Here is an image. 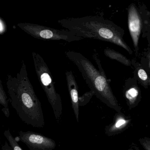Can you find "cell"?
Listing matches in <instances>:
<instances>
[{"mask_svg":"<svg viewBox=\"0 0 150 150\" xmlns=\"http://www.w3.org/2000/svg\"><path fill=\"white\" fill-rule=\"evenodd\" d=\"M4 25L1 22V21L0 20V33H1V32H4Z\"/></svg>","mask_w":150,"mask_h":150,"instance_id":"16","label":"cell"},{"mask_svg":"<svg viewBox=\"0 0 150 150\" xmlns=\"http://www.w3.org/2000/svg\"><path fill=\"white\" fill-rule=\"evenodd\" d=\"M4 135L8 141L9 146L12 150H23L19 145L16 138L13 137L9 129L6 130L4 132Z\"/></svg>","mask_w":150,"mask_h":150,"instance_id":"14","label":"cell"},{"mask_svg":"<svg viewBox=\"0 0 150 150\" xmlns=\"http://www.w3.org/2000/svg\"><path fill=\"white\" fill-rule=\"evenodd\" d=\"M18 27L24 32L37 39L43 40H64L68 42L79 41L83 38L76 36L68 30H58L38 24L19 23Z\"/></svg>","mask_w":150,"mask_h":150,"instance_id":"5","label":"cell"},{"mask_svg":"<svg viewBox=\"0 0 150 150\" xmlns=\"http://www.w3.org/2000/svg\"><path fill=\"white\" fill-rule=\"evenodd\" d=\"M143 21L136 5L132 3L128 9V25L129 32L133 42L135 54L138 56L139 38L143 29Z\"/></svg>","mask_w":150,"mask_h":150,"instance_id":"7","label":"cell"},{"mask_svg":"<svg viewBox=\"0 0 150 150\" xmlns=\"http://www.w3.org/2000/svg\"><path fill=\"white\" fill-rule=\"evenodd\" d=\"M0 104L2 106L1 110L3 114L7 117L10 115L9 108H8V100L6 92L3 88L1 80L0 79Z\"/></svg>","mask_w":150,"mask_h":150,"instance_id":"12","label":"cell"},{"mask_svg":"<svg viewBox=\"0 0 150 150\" xmlns=\"http://www.w3.org/2000/svg\"><path fill=\"white\" fill-rule=\"evenodd\" d=\"M67 83L71 97L72 108L74 111L77 122H79V97L78 86L74 75L71 71L66 72Z\"/></svg>","mask_w":150,"mask_h":150,"instance_id":"8","label":"cell"},{"mask_svg":"<svg viewBox=\"0 0 150 150\" xmlns=\"http://www.w3.org/2000/svg\"><path fill=\"white\" fill-rule=\"evenodd\" d=\"M59 23L76 36L97 39L120 46L132 55L133 51L123 39L124 30L115 23L98 16L70 18L58 21Z\"/></svg>","mask_w":150,"mask_h":150,"instance_id":"2","label":"cell"},{"mask_svg":"<svg viewBox=\"0 0 150 150\" xmlns=\"http://www.w3.org/2000/svg\"><path fill=\"white\" fill-rule=\"evenodd\" d=\"M17 138L30 150H52L56 147L53 139L34 132L21 131Z\"/></svg>","mask_w":150,"mask_h":150,"instance_id":"6","label":"cell"},{"mask_svg":"<svg viewBox=\"0 0 150 150\" xmlns=\"http://www.w3.org/2000/svg\"><path fill=\"white\" fill-rule=\"evenodd\" d=\"M1 150H12L10 146H9L8 143L6 141L5 144L2 145L1 147Z\"/></svg>","mask_w":150,"mask_h":150,"instance_id":"15","label":"cell"},{"mask_svg":"<svg viewBox=\"0 0 150 150\" xmlns=\"http://www.w3.org/2000/svg\"><path fill=\"white\" fill-rule=\"evenodd\" d=\"M129 120L125 119V117L120 116L117 117L115 123L110 128L109 131L110 132H116L122 130L129 123Z\"/></svg>","mask_w":150,"mask_h":150,"instance_id":"13","label":"cell"},{"mask_svg":"<svg viewBox=\"0 0 150 150\" xmlns=\"http://www.w3.org/2000/svg\"><path fill=\"white\" fill-rule=\"evenodd\" d=\"M65 55L77 67L92 92L107 105L119 111L121 107L118 105L110 86V81L102 67L98 54L93 53V57L99 67V70L89 59L79 52L69 51L65 52Z\"/></svg>","mask_w":150,"mask_h":150,"instance_id":"3","label":"cell"},{"mask_svg":"<svg viewBox=\"0 0 150 150\" xmlns=\"http://www.w3.org/2000/svg\"><path fill=\"white\" fill-rule=\"evenodd\" d=\"M131 63L134 68L133 79L144 88H148L150 85L149 74L145 70L140 63L137 62L135 59H132Z\"/></svg>","mask_w":150,"mask_h":150,"instance_id":"10","label":"cell"},{"mask_svg":"<svg viewBox=\"0 0 150 150\" xmlns=\"http://www.w3.org/2000/svg\"><path fill=\"white\" fill-rule=\"evenodd\" d=\"M6 86L10 103L21 120L34 127H44L41 103L30 83L23 61L16 76H8Z\"/></svg>","mask_w":150,"mask_h":150,"instance_id":"1","label":"cell"},{"mask_svg":"<svg viewBox=\"0 0 150 150\" xmlns=\"http://www.w3.org/2000/svg\"><path fill=\"white\" fill-rule=\"evenodd\" d=\"M123 92L125 99L130 105L136 104L141 97L140 88L133 78H129L125 81Z\"/></svg>","mask_w":150,"mask_h":150,"instance_id":"9","label":"cell"},{"mask_svg":"<svg viewBox=\"0 0 150 150\" xmlns=\"http://www.w3.org/2000/svg\"><path fill=\"white\" fill-rule=\"evenodd\" d=\"M104 53L106 57L110 59L116 60L126 66L131 67V61L120 52L107 48L104 50Z\"/></svg>","mask_w":150,"mask_h":150,"instance_id":"11","label":"cell"},{"mask_svg":"<svg viewBox=\"0 0 150 150\" xmlns=\"http://www.w3.org/2000/svg\"><path fill=\"white\" fill-rule=\"evenodd\" d=\"M32 55L35 71L39 82L51 105L56 119L59 120L62 114V102L60 96L56 91L50 71L40 55L33 52Z\"/></svg>","mask_w":150,"mask_h":150,"instance_id":"4","label":"cell"}]
</instances>
